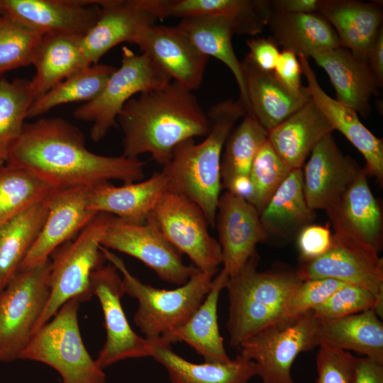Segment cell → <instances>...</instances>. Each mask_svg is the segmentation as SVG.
Instances as JSON below:
<instances>
[{
	"instance_id": "6da1fadb",
	"label": "cell",
	"mask_w": 383,
	"mask_h": 383,
	"mask_svg": "<svg viewBox=\"0 0 383 383\" xmlns=\"http://www.w3.org/2000/svg\"><path fill=\"white\" fill-rule=\"evenodd\" d=\"M5 163L30 170L57 189L93 187L111 179L137 182L145 165L138 158L91 152L78 128L59 117L25 123Z\"/></svg>"
},
{
	"instance_id": "7a4b0ae2",
	"label": "cell",
	"mask_w": 383,
	"mask_h": 383,
	"mask_svg": "<svg viewBox=\"0 0 383 383\" xmlns=\"http://www.w3.org/2000/svg\"><path fill=\"white\" fill-rule=\"evenodd\" d=\"M117 121L123 133V156L138 158L149 153L163 166L180 143L206 137L211 128L192 91L174 81L131 98Z\"/></svg>"
},
{
	"instance_id": "3957f363",
	"label": "cell",
	"mask_w": 383,
	"mask_h": 383,
	"mask_svg": "<svg viewBox=\"0 0 383 383\" xmlns=\"http://www.w3.org/2000/svg\"><path fill=\"white\" fill-rule=\"evenodd\" d=\"M207 114L211 128L205 139L199 143L193 138L180 143L162 171L167 179L168 191L194 201L213 227L221 196L223 146L235 123L247 111L240 99H228L213 105Z\"/></svg>"
},
{
	"instance_id": "277c9868",
	"label": "cell",
	"mask_w": 383,
	"mask_h": 383,
	"mask_svg": "<svg viewBox=\"0 0 383 383\" xmlns=\"http://www.w3.org/2000/svg\"><path fill=\"white\" fill-rule=\"evenodd\" d=\"M253 255L240 272L228 280L229 301L226 327L233 348L248 338L279 321L294 289L303 281L296 271L257 270Z\"/></svg>"
},
{
	"instance_id": "5b68a950",
	"label": "cell",
	"mask_w": 383,
	"mask_h": 383,
	"mask_svg": "<svg viewBox=\"0 0 383 383\" xmlns=\"http://www.w3.org/2000/svg\"><path fill=\"white\" fill-rule=\"evenodd\" d=\"M100 249L121 274L124 294L137 300L134 323L149 340L163 338L183 326L204 301L218 273L198 271L177 288L158 289L133 275L123 260L110 250L102 246Z\"/></svg>"
},
{
	"instance_id": "8992f818",
	"label": "cell",
	"mask_w": 383,
	"mask_h": 383,
	"mask_svg": "<svg viewBox=\"0 0 383 383\" xmlns=\"http://www.w3.org/2000/svg\"><path fill=\"white\" fill-rule=\"evenodd\" d=\"M113 216L98 213L74 240L51 254L49 298L33 335L69 300L78 299L82 302L93 296L91 277L106 260L100 249L101 240Z\"/></svg>"
},
{
	"instance_id": "52a82bcc",
	"label": "cell",
	"mask_w": 383,
	"mask_h": 383,
	"mask_svg": "<svg viewBox=\"0 0 383 383\" xmlns=\"http://www.w3.org/2000/svg\"><path fill=\"white\" fill-rule=\"evenodd\" d=\"M81 301L72 299L30 338L19 360L46 364L61 376V383H106V375L86 349L78 311Z\"/></svg>"
},
{
	"instance_id": "ba28073f",
	"label": "cell",
	"mask_w": 383,
	"mask_h": 383,
	"mask_svg": "<svg viewBox=\"0 0 383 383\" xmlns=\"http://www.w3.org/2000/svg\"><path fill=\"white\" fill-rule=\"evenodd\" d=\"M50 259L22 268L0 292V363L19 360L49 298Z\"/></svg>"
},
{
	"instance_id": "9c48e42d",
	"label": "cell",
	"mask_w": 383,
	"mask_h": 383,
	"mask_svg": "<svg viewBox=\"0 0 383 383\" xmlns=\"http://www.w3.org/2000/svg\"><path fill=\"white\" fill-rule=\"evenodd\" d=\"M170 81L145 54H135L123 46L120 67L111 75L101 94L77 108L74 116L92 123L90 135L98 142L116 126L118 115L134 95L159 89Z\"/></svg>"
},
{
	"instance_id": "30bf717a",
	"label": "cell",
	"mask_w": 383,
	"mask_h": 383,
	"mask_svg": "<svg viewBox=\"0 0 383 383\" xmlns=\"http://www.w3.org/2000/svg\"><path fill=\"white\" fill-rule=\"evenodd\" d=\"M318 319L311 311L279 321L254 333L238 347V355L252 360L262 383H295L292 366L299 353L313 350Z\"/></svg>"
},
{
	"instance_id": "8fae6325",
	"label": "cell",
	"mask_w": 383,
	"mask_h": 383,
	"mask_svg": "<svg viewBox=\"0 0 383 383\" xmlns=\"http://www.w3.org/2000/svg\"><path fill=\"white\" fill-rule=\"evenodd\" d=\"M165 238L186 255L201 272H218L221 248L209 231V222L200 209L187 197L166 191L149 215Z\"/></svg>"
},
{
	"instance_id": "7c38bea8",
	"label": "cell",
	"mask_w": 383,
	"mask_h": 383,
	"mask_svg": "<svg viewBox=\"0 0 383 383\" xmlns=\"http://www.w3.org/2000/svg\"><path fill=\"white\" fill-rule=\"evenodd\" d=\"M101 246L138 259L170 284H184L199 271L183 262L182 254L148 217L143 224H132L113 216L102 236Z\"/></svg>"
},
{
	"instance_id": "4fadbf2b",
	"label": "cell",
	"mask_w": 383,
	"mask_h": 383,
	"mask_svg": "<svg viewBox=\"0 0 383 383\" xmlns=\"http://www.w3.org/2000/svg\"><path fill=\"white\" fill-rule=\"evenodd\" d=\"M91 291L101 304L106 329V341L95 360L102 370L123 360L151 357V342L138 335L131 327L121 299L125 294L121 276L110 262L92 274Z\"/></svg>"
},
{
	"instance_id": "5bb4252c",
	"label": "cell",
	"mask_w": 383,
	"mask_h": 383,
	"mask_svg": "<svg viewBox=\"0 0 383 383\" xmlns=\"http://www.w3.org/2000/svg\"><path fill=\"white\" fill-rule=\"evenodd\" d=\"M301 280L331 278L370 292L383 306V260L360 243L332 235L323 255L303 262L296 271Z\"/></svg>"
},
{
	"instance_id": "9a60e30c",
	"label": "cell",
	"mask_w": 383,
	"mask_h": 383,
	"mask_svg": "<svg viewBox=\"0 0 383 383\" xmlns=\"http://www.w3.org/2000/svg\"><path fill=\"white\" fill-rule=\"evenodd\" d=\"M222 270L236 275L267 238L257 209L242 197L226 192L220 196L216 216Z\"/></svg>"
},
{
	"instance_id": "2e32d148",
	"label": "cell",
	"mask_w": 383,
	"mask_h": 383,
	"mask_svg": "<svg viewBox=\"0 0 383 383\" xmlns=\"http://www.w3.org/2000/svg\"><path fill=\"white\" fill-rule=\"evenodd\" d=\"M104 0H2L4 11L45 35L83 37L95 24Z\"/></svg>"
},
{
	"instance_id": "e0dca14e",
	"label": "cell",
	"mask_w": 383,
	"mask_h": 383,
	"mask_svg": "<svg viewBox=\"0 0 383 383\" xmlns=\"http://www.w3.org/2000/svg\"><path fill=\"white\" fill-rule=\"evenodd\" d=\"M90 188L59 189L48 198L46 219L19 270L49 259L57 248L70 240L94 218L97 213L88 208Z\"/></svg>"
},
{
	"instance_id": "ac0fdd59",
	"label": "cell",
	"mask_w": 383,
	"mask_h": 383,
	"mask_svg": "<svg viewBox=\"0 0 383 383\" xmlns=\"http://www.w3.org/2000/svg\"><path fill=\"white\" fill-rule=\"evenodd\" d=\"M362 168L359 174L326 211L337 237L366 245L379 252L382 245L383 218L380 206Z\"/></svg>"
},
{
	"instance_id": "d6986e66",
	"label": "cell",
	"mask_w": 383,
	"mask_h": 383,
	"mask_svg": "<svg viewBox=\"0 0 383 383\" xmlns=\"http://www.w3.org/2000/svg\"><path fill=\"white\" fill-rule=\"evenodd\" d=\"M362 168L345 155L331 134L313 148L303 172V189L310 209L326 210L348 189Z\"/></svg>"
},
{
	"instance_id": "ffe728a7",
	"label": "cell",
	"mask_w": 383,
	"mask_h": 383,
	"mask_svg": "<svg viewBox=\"0 0 383 383\" xmlns=\"http://www.w3.org/2000/svg\"><path fill=\"white\" fill-rule=\"evenodd\" d=\"M138 46L171 80L192 91L201 86L208 57L175 26L156 23L149 26Z\"/></svg>"
},
{
	"instance_id": "44dd1931",
	"label": "cell",
	"mask_w": 383,
	"mask_h": 383,
	"mask_svg": "<svg viewBox=\"0 0 383 383\" xmlns=\"http://www.w3.org/2000/svg\"><path fill=\"white\" fill-rule=\"evenodd\" d=\"M100 6L99 18L81 40L82 53L89 65L99 63L118 44L138 45L145 30L157 21L138 0H104Z\"/></svg>"
},
{
	"instance_id": "7402d4cb",
	"label": "cell",
	"mask_w": 383,
	"mask_h": 383,
	"mask_svg": "<svg viewBox=\"0 0 383 383\" xmlns=\"http://www.w3.org/2000/svg\"><path fill=\"white\" fill-rule=\"evenodd\" d=\"M306 89L311 99L323 113L334 130L342 133L362 155L366 161L368 175L383 182V141L376 137L360 121L358 114L351 108L328 95L320 86L308 58L298 57Z\"/></svg>"
},
{
	"instance_id": "603a6c76",
	"label": "cell",
	"mask_w": 383,
	"mask_h": 383,
	"mask_svg": "<svg viewBox=\"0 0 383 383\" xmlns=\"http://www.w3.org/2000/svg\"><path fill=\"white\" fill-rule=\"evenodd\" d=\"M327 73L336 93V100L366 118L372 111V96L382 89L367 62L339 46L311 56Z\"/></svg>"
},
{
	"instance_id": "cb8c5ba5",
	"label": "cell",
	"mask_w": 383,
	"mask_h": 383,
	"mask_svg": "<svg viewBox=\"0 0 383 383\" xmlns=\"http://www.w3.org/2000/svg\"><path fill=\"white\" fill-rule=\"evenodd\" d=\"M248 99V112L267 132L311 100L308 90L293 91L273 72L261 70L245 57L240 61Z\"/></svg>"
},
{
	"instance_id": "d4e9b609",
	"label": "cell",
	"mask_w": 383,
	"mask_h": 383,
	"mask_svg": "<svg viewBox=\"0 0 383 383\" xmlns=\"http://www.w3.org/2000/svg\"><path fill=\"white\" fill-rule=\"evenodd\" d=\"M167 190V179L162 171L146 180L121 187L105 182L90 188L88 208L97 213L115 215L128 223L143 224Z\"/></svg>"
},
{
	"instance_id": "484cf974",
	"label": "cell",
	"mask_w": 383,
	"mask_h": 383,
	"mask_svg": "<svg viewBox=\"0 0 383 383\" xmlns=\"http://www.w3.org/2000/svg\"><path fill=\"white\" fill-rule=\"evenodd\" d=\"M318 13L334 28L340 45L367 62L368 51L382 27V3L321 0Z\"/></svg>"
},
{
	"instance_id": "4316f807",
	"label": "cell",
	"mask_w": 383,
	"mask_h": 383,
	"mask_svg": "<svg viewBox=\"0 0 383 383\" xmlns=\"http://www.w3.org/2000/svg\"><path fill=\"white\" fill-rule=\"evenodd\" d=\"M333 131L331 123L311 99L268 131L267 139L290 170L301 169L316 144Z\"/></svg>"
},
{
	"instance_id": "83f0119b",
	"label": "cell",
	"mask_w": 383,
	"mask_h": 383,
	"mask_svg": "<svg viewBox=\"0 0 383 383\" xmlns=\"http://www.w3.org/2000/svg\"><path fill=\"white\" fill-rule=\"evenodd\" d=\"M228 279L223 270L217 273L209 293L189 320L174 332L160 338L170 344L186 343L204 357V362L225 363L231 361L219 331L217 315L220 294L226 288Z\"/></svg>"
},
{
	"instance_id": "f1b7e54d",
	"label": "cell",
	"mask_w": 383,
	"mask_h": 383,
	"mask_svg": "<svg viewBox=\"0 0 383 383\" xmlns=\"http://www.w3.org/2000/svg\"><path fill=\"white\" fill-rule=\"evenodd\" d=\"M150 341L151 357L165 367L172 383H248L257 375L255 362L238 355L225 363L198 364L177 354L162 338Z\"/></svg>"
},
{
	"instance_id": "f546056e",
	"label": "cell",
	"mask_w": 383,
	"mask_h": 383,
	"mask_svg": "<svg viewBox=\"0 0 383 383\" xmlns=\"http://www.w3.org/2000/svg\"><path fill=\"white\" fill-rule=\"evenodd\" d=\"M379 317L368 310L335 319L317 318L314 345L355 351L383 363V323Z\"/></svg>"
},
{
	"instance_id": "4dcf8cb0",
	"label": "cell",
	"mask_w": 383,
	"mask_h": 383,
	"mask_svg": "<svg viewBox=\"0 0 383 383\" xmlns=\"http://www.w3.org/2000/svg\"><path fill=\"white\" fill-rule=\"evenodd\" d=\"M267 26L274 43L297 57H309L340 46L334 28L319 13L273 11Z\"/></svg>"
},
{
	"instance_id": "1f68e13d",
	"label": "cell",
	"mask_w": 383,
	"mask_h": 383,
	"mask_svg": "<svg viewBox=\"0 0 383 383\" xmlns=\"http://www.w3.org/2000/svg\"><path fill=\"white\" fill-rule=\"evenodd\" d=\"M82 36L45 35L35 52L30 79L34 100L77 71L90 66L81 48Z\"/></svg>"
},
{
	"instance_id": "d6a6232c",
	"label": "cell",
	"mask_w": 383,
	"mask_h": 383,
	"mask_svg": "<svg viewBox=\"0 0 383 383\" xmlns=\"http://www.w3.org/2000/svg\"><path fill=\"white\" fill-rule=\"evenodd\" d=\"M175 27L201 54L216 58L229 68L239 89V99L248 112L241 62L233 50L232 36L234 33L229 23L218 16H199L181 18Z\"/></svg>"
},
{
	"instance_id": "836d02e7",
	"label": "cell",
	"mask_w": 383,
	"mask_h": 383,
	"mask_svg": "<svg viewBox=\"0 0 383 383\" xmlns=\"http://www.w3.org/2000/svg\"><path fill=\"white\" fill-rule=\"evenodd\" d=\"M173 12L177 18L218 16L226 20L234 34L260 33L273 13L271 0H176Z\"/></svg>"
},
{
	"instance_id": "e575fe53",
	"label": "cell",
	"mask_w": 383,
	"mask_h": 383,
	"mask_svg": "<svg viewBox=\"0 0 383 383\" xmlns=\"http://www.w3.org/2000/svg\"><path fill=\"white\" fill-rule=\"evenodd\" d=\"M314 213L305 199L302 170L294 169L260 212V218L267 235H285L309 225Z\"/></svg>"
},
{
	"instance_id": "d590c367",
	"label": "cell",
	"mask_w": 383,
	"mask_h": 383,
	"mask_svg": "<svg viewBox=\"0 0 383 383\" xmlns=\"http://www.w3.org/2000/svg\"><path fill=\"white\" fill-rule=\"evenodd\" d=\"M47 199L0 225V292L35 243L48 215Z\"/></svg>"
},
{
	"instance_id": "8d00e7d4",
	"label": "cell",
	"mask_w": 383,
	"mask_h": 383,
	"mask_svg": "<svg viewBox=\"0 0 383 383\" xmlns=\"http://www.w3.org/2000/svg\"><path fill=\"white\" fill-rule=\"evenodd\" d=\"M115 70L113 66L97 63L77 71L34 100L27 118L38 117L62 104L93 101L103 91Z\"/></svg>"
},
{
	"instance_id": "74e56055",
	"label": "cell",
	"mask_w": 383,
	"mask_h": 383,
	"mask_svg": "<svg viewBox=\"0 0 383 383\" xmlns=\"http://www.w3.org/2000/svg\"><path fill=\"white\" fill-rule=\"evenodd\" d=\"M35 172L10 165L0 166V225L46 200L55 190Z\"/></svg>"
},
{
	"instance_id": "f35d334b",
	"label": "cell",
	"mask_w": 383,
	"mask_h": 383,
	"mask_svg": "<svg viewBox=\"0 0 383 383\" xmlns=\"http://www.w3.org/2000/svg\"><path fill=\"white\" fill-rule=\"evenodd\" d=\"M267 133L248 113L232 130L224 144L221 160V181L224 187L237 177H249L252 162L266 141Z\"/></svg>"
},
{
	"instance_id": "ab89813d",
	"label": "cell",
	"mask_w": 383,
	"mask_h": 383,
	"mask_svg": "<svg viewBox=\"0 0 383 383\" xmlns=\"http://www.w3.org/2000/svg\"><path fill=\"white\" fill-rule=\"evenodd\" d=\"M33 101L30 80L0 79V165L20 138Z\"/></svg>"
},
{
	"instance_id": "60d3db41",
	"label": "cell",
	"mask_w": 383,
	"mask_h": 383,
	"mask_svg": "<svg viewBox=\"0 0 383 383\" xmlns=\"http://www.w3.org/2000/svg\"><path fill=\"white\" fill-rule=\"evenodd\" d=\"M43 36L3 13L0 16V74L32 65Z\"/></svg>"
},
{
	"instance_id": "b9f144b4",
	"label": "cell",
	"mask_w": 383,
	"mask_h": 383,
	"mask_svg": "<svg viewBox=\"0 0 383 383\" xmlns=\"http://www.w3.org/2000/svg\"><path fill=\"white\" fill-rule=\"evenodd\" d=\"M291 170L267 139L255 155L249 173L252 187L250 204L259 213Z\"/></svg>"
},
{
	"instance_id": "7bdbcfd3",
	"label": "cell",
	"mask_w": 383,
	"mask_h": 383,
	"mask_svg": "<svg viewBox=\"0 0 383 383\" xmlns=\"http://www.w3.org/2000/svg\"><path fill=\"white\" fill-rule=\"evenodd\" d=\"M368 310H374L379 317H382L383 306L370 292L346 284L311 311L319 320H330Z\"/></svg>"
},
{
	"instance_id": "ee69618b",
	"label": "cell",
	"mask_w": 383,
	"mask_h": 383,
	"mask_svg": "<svg viewBox=\"0 0 383 383\" xmlns=\"http://www.w3.org/2000/svg\"><path fill=\"white\" fill-rule=\"evenodd\" d=\"M345 284L331 278L302 281L291 294L279 321L293 320L312 311Z\"/></svg>"
},
{
	"instance_id": "f6af8a7d",
	"label": "cell",
	"mask_w": 383,
	"mask_h": 383,
	"mask_svg": "<svg viewBox=\"0 0 383 383\" xmlns=\"http://www.w3.org/2000/svg\"><path fill=\"white\" fill-rule=\"evenodd\" d=\"M316 357V383H354L357 357L326 345L318 346Z\"/></svg>"
},
{
	"instance_id": "bcb514c9",
	"label": "cell",
	"mask_w": 383,
	"mask_h": 383,
	"mask_svg": "<svg viewBox=\"0 0 383 383\" xmlns=\"http://www.w3.org/2000/svg\"><path fill=\"white\" fill-rule=\"evenodd\" d=\"M302 262L326 253L332 245V234L328 226L309 224L303 227L297 240Z\"/></svg>"
},
{
	"instance_id": "7dc6e473",
	"label": "cell",
	"mask_w": 383,
	"mask_h": 383,
	"mask_svg": "<svg viewBox=\"0 0 383 383\" xmlns=\"http://www.w3.org/2000/svg\"><path fill=\"white\" fill-rule=\"evenodd\" d=\"M249 52L245 57L256 67L273 72L280 52L270 38H253L246 40Z\"/></svg>"
},
{
	"instance_id": "c3c4849f",
	"label": "cell",
	"mask_w": 383,
	"mask_h": 383,
	"mask_svg": "<svg viewBox=\"0 0 383 383\" xmlns=\"http://www.w3.org/2000/svg\"><path fill=\"white\" fill-rule=\"evenodd\" d=\"M273 73L284 85L293 91H301L306 89L301 83L303 73L299 58L290 50L280 52Z\"/></svg>"
},
{
	"instance_id": "681fc988",
	"label": "cell",
	"mask_w": 383,
	"mask_h": 383,
	"mask_svg": "<svg viewBox=\"0 0 383 383\" xmlns=\"http://www.w3.org/2000/svg\"><path fill=\"white\" fill-rule=\"evenodd\" d=\"M354 383H383V363L357 357Z\"/></svg>"
},
{
	"instance_id": "f907efd6",
	"label": "cell",
	"mask_w": 383,
	"mask_h": 383,
	"mask_svg": "<svg viewBox=\"0 0 383 383\" xmlns=\"http://www.w3.org/2000/svg\"><path fill=\"white\" fill-rule=\"evenodd\" d=\"M321 0H271L273 11L309 13H318Z\"/></svg>"
},
{
	"instance_id": "816d5d0a",
	"label": "cell",
	"mask_w": 383,
	"mask_h": 383,
	"mask_svg": "<svg viewBox=\"0 0 383 383\" xmlns=\"http://www.w3.org/2000/svg\"><path fill=\"white\" fill-rule=\"evenodd\" d=\"M367 63L376 77L381 88L383 87V26L379 30L367 56Z\"/></svg>"
},
{
	"instance_id": "f5cc1de1",
	"label": "cell",
	"mask_w": 383,
	"mask_h": 383,
	"mask_svg": "<svg viewBox=\"0 0 383 383\" xmlns=\"http://www.w3.org/2000/svg\"><path fill=\"white\" fill-rule=\"evenodd\" d=\"M4 13L2 0H0V13Z\"/></svg>"
},
{
	"instance_id": "db71d44e",
	"label": "cell",
	"mask_w": 383,
	"mask_h": 383,
	"mask_svg": "<svg viewBox=\"0 0 383 383\" xmlns=\"http://www.w3.org/2000/svg\"><path fill=\"white\" fill-rule=\"evenodd\" d=\"M1 166V165H0Z\"/></svg>"
}]
</instances>
